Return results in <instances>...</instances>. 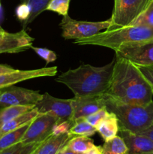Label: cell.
<instances>
[{"label":"cell","instance_id":"obj_1","mask_svg":"<svg viewBox=\"0 0 153 154\" xmlns=\"http://www.w3.org/2000/svg\"><path fill=\"white\" fill-rule=\"evenodd\" d=\"M106 94L128 104L147 105L152 101V88L137 66L116 57Z\"/></svg>","mask_w":153,"mask_h":154},{"label":"cell","instance_id":"obj_2","mask_svg":"<svg viewBox=\"0 0 153 154\" xmlns=\"http://www.w3.org/2000/svg\"><path fill=\"white\" fill-rule=\"evenodd\" d=\"M115 60L101 67L81 65L61 74L56 81L67 86L76 97L104 95L109 87Z\"/></svg>","mask_w":153,"mask_h":154},{"label":"cell","instance_id":"obj_3","mask_svg":"<svg viewBox=\"0 0 153 154\" xmlns=\"http://www.w3.org/2000/svg\"><path fill=\"white\" fill-rule=\"evenodd\" d=\"M148 42H153L152 27L129 25L109 28L90 37L75 40L74 43L78 45H97L115 51L124 45Z\"/></svg>","mask_w":153,"mask_h":154},{"label":"cell","instance_id":"obj_4","mask_svg":"<svg viewBox=\"0 0 153 154\" xmlns=\"http://www.w3.org/2000/svg\"><path fill=\"white\" fill-rule=\"evenodd\" d=\"M106 109L116 115L119 129L140 134L153 123V101L147 105L128 104L104 94Z\"/></svg>","mask_w":153,"mask_h":154},{"label":"cell","instance_id":"obj_5","mask_svg":"<svg viewBox=\"0 0 153 154\" xmlns=\"http://www.w3.org/2000/svg\"><path fill=\"white\" fill-rule=\"evenodd\" d=\"M59 26L62 29V36L64 38L79 40L92 36L102 30L110 28L112 27V22L110 18L106 20L97 22L76 20L70 18L67 14L63 16Z\"/></svg>","mask_w":153,"mask_h":154},{"label":"cell","instance_id":"obj_6","mask_svg":"<svg viewBox=\"0 0 153 154\" xmlns=\"http://www.w3.org/2000/svg\"><path fill=\"white\" fill-rule=\"evenodd\" d=\"M151 0H114L110 20L112 27L126 26L142 13Z\"/></svg>","mask_w":153,"mask_h":154},{"label":"cell","instance_id":"obj_7","mask_svg":"<svg viewBox=\"0 0 153 154\" xmlns=\"http://www.w3.org/2000/svg\"><path fill=\"white\" fill-rule=\"evenodd\" d=\"M58 121L49 114H40L32 120L20 141L25 144L42 143L52 135V129Z\"/></svg>","mask_w":153,"mask_h":154},{"label":"cell","instance_id":"obj_8","mask_svg":"<svg viewBox=\"0 0 153 154\" xmlns=\"http://www.w3.org/2000/svg\"><path fill=\"white\" fill-rule=\"evenodd\" d=\"M115 52L116 57L125 59L136 66H153V42L124 45Z\"/></svg>","mask_w":153,"mask_h":154},{"label":"cell","instance_id":"obj_9","mask_svg":"<svg viewBox=\"0 0 153 154\" xmlns=\"http://www.w3.org/2000/svg\"><path fill=\"white\" fill-rule=\"evenodd\" d=\"M35 108L40 114H50L55 117L58 121L72 119L73 108L71 99H58L50 96L48 93H45L35 105Z\"/></svg>","mask_w":153,"mask_h":154},{"label":"cell","instance_id":"obj_10","mask_svg":"<svg viewBox=\"0 0 153 154\" xmlns=\"http://www.w3.org/2000/svg\"><path fill=\"white\" fill-rule=\"evenodd\" d=\"M42 95L36 90L10 86L0 90V108L12 105H35Z\"/></svg>","mask_w":153,"mask_h":154},{"label":"cell","instance_id":"obj_11","mask_svg":"<svg viewBox=\"0 0 153 154\" xmlns=\"http://www.w3.org/2000/svg\"><path fill=\"white\" fill-rule=\"evenodd\" d=\"M58 72L56 66L44 67L32 70H17L9 73L0 74V90L7 88L17 83L34 78L56 76Z\"/></svg>","mask_w":153,"mask_h":154},{"label":"cell","instance_id":"obj_12","mask_svg":"<svg viewBox=\"0 0 153 154\" xmlns=\"http://www.w3.org/2000/svg\"><path fill=\"white\" fill-rule=\"evenodd\" d=\"M34 38L22 29L14 33L5 32L0 40V54H16L32 47Z\"/></svg>","mask_w":153,"mask_h":154},{"label":"cell","instance_id":"obj_13","mask_svg":"<svg viewBox=\"0 0 153 154\" xmlns=\"http://www.w3.org/2000/svg\"><path fill=\"white\" fill-rule=\"evenodd\" d=\"M71 105L73 108L71 120L73 121L80 117H86L87 116L91 115L99 110L106 108L104 95L80 97L74 96L71 99Z\"/></svg>","mask_w":153,"mask_h":154},{"label":"cell","instance_id":"obj_14","mask_svg":"<svg viewBox=\"0 0 153 154\" xmlns=\"http://www.w3.org/2000/svg\"><path fill=\"white\" fill-rule=\"evenodd\" d=\"M118 135L124 140L128 154H150L153 152V141L141 134L118 129Z\"/></svg>","mask_w":153,"mask_h":154},{"label":"cell","instance_id":"obj_15","mask_svg":"<svg viewBox=\"0 0 153 154\" xmlns=\"http://www.w3.org/2000/svg\"><path fill=\"white\" fill-rule=\"evenodd\" d=\"M72 137L69 133L52 135L42 142L33 154H56L66 145Z\"/></svg>","mask_w":153,"mask_h":154},{"label":"cell","instance_id":"obj_16","mask_svg":"<svg viewBox=\"0 0 153 154\" xmlns=\"http://www.w3.org/2000/svg\"><path fill=\"white\" fill-rule=\"evenodd\" d=\"M97 132L102 137L104 141H107L118 135V122L116 117L112 113H110L96 127Z\"/></svg>","mask_w":153,"mask_h":154},{"label":"cell","instance_id":"obj_17","mask_svg":"<svg viewBox=\"0 0 153 154\" xmlns=\"http://www.w3.org/2000/svg\"><path fill=\"white\" fill-rule=\"evenodd\" d=\"M38 114V111L37 108L34 107L33 109L30 110L28 112L25 113V114L13 119L10 121L8 122V123H6L5 124H4L2 126L0 127V136L7 133V132H11V131L15 130V129H19V128L24 126V125L28 124Z\"/></svg>","mask_w":153,"mask_h":154},{"label":"cell","instance_id":"obj_18","mask_svg":"<svg viewBox=\"0 0 153 154\" xmlns=\"http://www.w3.org/2000/svg\"><path fill=\"white\" fill-rule=\"evenodd\" d=\"M35 105H12L0 108V127L13 119L33 109Z\"/></svg>","mask_w":153,"mask_h":154},{"label":"cell","instance_id":"obj_19","mask_svg":"<svg viewBox=\"0 0 153 154\" xmlns=\"http://www.w3.org/2000/svg\"><path fill=\"white\" fill-rule=\"evenodd\" d=\"M97 132L95 127L92 126L84 117H80L74 120V123L68 133L72 136L90 137Z\"/></svg>","mask_w":153,"mask_h":154},{"label":"cell","instance_id":"obj_20","mask_svg":"<svg viewBox=\"0 0 153 154\" xmlns=\"http://www.w3.org/2000/svg\"><path fill=\"white\" fill-rule=\"evenodd\" d=\"M22 3L27 5L30 9L29 17L23 23V29H26V28L31 23H32V21L40 13L46 10L51 0H22Z\"/></svg>","mask_w":153,"mask_h":154},{"label":"cell","instance_id":"obj_21","mask_svg":"<svg viewBox=\"0 0 153 154\" xmlns=\"http://www.w3.org/2000/svg\"><path fill=\"white\" fill-rule=\"evenodd\" d=\"M67 147L77 153L84 154L94 146L93 140L87 136H73L66 144Z\"/></svg>","mask_w":153,"mask_h":154},{"label":"cell","instance_id":"obj_22","mask_svg":"<svg viewBox=\"0 0 153 154\" xmlns=\"http://www.w3.org/2000/svg\"><path fill=\"white\" fill-rule=\"evenodd\" d=\"M28 124L29 123L24 125L19 129L1 135L0 136V151L20 142L25 132L26 131Z\"/></svg>","mask_w":153,"mask_h":154},{"label":"cell","instance_id":"obj_23","mask_svg":"<svg viewBox=\"0 0 153 154\" xmlns=\"http://www.w3.org/2000/svg\"><path fill=\"white\" fill-rule=\"evenodd\" d=\"M102 154H128V147L124 140L116 135L102 146Z\"/></svg>","mask_w":153,"mask_h":154},{"label":"cell","instance_id":"obj_24","mask_svg":"<svg viewBox=\"0 0 153 154\" xmlns=\"http://www.w3.org/2000/svg\"><path fill=\"white\" fill-rule=\"evenodd\" d=\"M41 143L25 144L21 141L4 149L0 151V154H33Z\"/></svg>","mask_w":153,"mask_h":154},{"label":"cell","instance_id":"obj_25","mask_svg":"<svg viewBox=\"0 0 153 154\" xmlns=\"http://www.w3.org/2000/svg\"><path fill=\"white\" fill-rule=\"evenodd\" d=\"M134 26H146L153 28V0H151L143 11L130 23Z\"/></svg>","mask_w":153,"mask_h":154},{"label":"cell","instance_id":"obj_26","mask_svg":"<svg viewBox=\"0 0 153 154\" xmlns=\"http://www.w3.org/2000/svg\"><path fill=\"white\" fill-rule=\"evenodd\" d=\"M70 1V0H51L46 10L65 16L68 14Z\"/></svg>","mask_w":153,"mask_h":154},{"label":"cell","instance_id":"obj_27","mask_svg":"<svg viewBox=\"0 0 153 154\" xmlns=\"http://www.w3.org/2000/svg\"><path fill=\"white\" fill-rule=\"evenodd\" d=\"M32 49L43 60L46 61V64L50 63H52V62L56 61L57 59L56 54L55 52L52 51L47 49V48H39V47H32Z\"/></svg>","mask_w":153,"mask_h":154},{"label":"cell","instance_id":"obj_28","mask_svg":"<svg viewBox=\"0 0 153 154\" xmlns=\"http://www.w3.org/2000/svg\"><path fill=\"white\" fill-rule=\"evenodd\" d=\"M108 114H109V111L105 108H103V109L99 110V111H96L94 114L87 116L86 117H84V118L86 119V120L89 124H91L92 126L96 128L98 126V125L100 123V121L102 120H104L108 115Z\"/></svg>","mask_w":153,"mask_h":154},{"label":"cell","instance_id":"obj_29","mask_svg":"<svg viewBox=\"0 0 153 154\" xmlns=\"http://www.w3.org/2000/svg\"><path fill=\"white\" fill-rule=\"evenodd\" d=\"M74 121L71 120L57 121L52 129V135H58L62 134L68 133L69 130L73 125Z\"/></svg>","mask_w":153,"mask_h":154},{"label":"cell","instance_id":"obj_30","mask_svg":"<svg viewBox=\"0 0 153 154\" xmlns=\"http://www.w3.org/2000/svg\"><path fill=\"white\" fill-rule=\"evenodd\" d=\"M16 15L20 20L25 22L30 15V9L27 5L22 3L16 9Z\"/></svg>","mask_w":153,"mask_h":154},{"label":"cell","instance_id":"obj_31","mask_svg":"<svg viewBox=\"0 0 153 154\" xmlns=\"http://www.w3.org/2000/svg\"><path fill=\"white\" fill-rule=\"evenodd\" d=\"M137 68L144 78L148 81L152 88L153 89V66H137Z\"/></svg>","mask_w":153,"mask_h":154},{"label":"cell","instance_id":"obj_32","mask_svg":"<svg viewBox=\"0 0 153 154\" xmlns=\"http://www.w3.org/2000/svg\"><path fill=\"white\" fill-rule=\"evenodd\" d=\"M140 134L148 137V138H150L152 141H153V123H152V124L151 126L148 128V129H146L145 131H143V132H141V133H140Z\"/></svg>","mask_w":153,"mask_h":154},{"label":"cell","instance_id":"obj_33","mask_svg":"<svg viewBox=\"0 0 153 154\" xmlns=\"http://www.w3.org/2000/svg\"><path fill=\"white\" fill-rule=\"evenodd\" d=\"M84 154H102V147L94 145L92 148L90 149Z\"/></svg>","mask_w":153,"mask_h":154},{"label":"cell","instance_id":"obj_34","mask_svg":"<svg viewBox=\"0 0 153 154\" xmlns=\"http://www.w3.org/2000/svg\"><path fill=\"white\" fill-rule=\"evenodd\" d=\"M15 69L8 66H4V65H0V74L9 73V72H14Z\"/></svg>","mask_w":153,"mask_h":154},{"label":"cell","instance_id":"obj_35","mask_svg":"<svg viewBox=\"0 0 153 154\" xmlns=\"http://www.w3.org/2000/svg\"><path fill=\"white\" fill-rule=\"evenodd\" d=\"M60 153L61 154H80V153H77L76 152L73 151V150H70V148L67 147V145L64 146L61 150H60Z\"/></svg>","mask_w":153,"mask_h":154},{"label":"cell","instance_id":"obj_36","mask_svg":"<svg viewBox=\"0 0 153 154\" xmlns=\"http://www.w3.org/2000/svg\"><path fill=\"white\" fill-rule=\"evenodd\" d=\"M4 32H5V31H4V30L3 29L1 26H0V40H1L2 38L3 35H4Z\"/></svg>","mask_w":153,"mask_h":154},{"label":"cell","instance_id":"obj_37","mask_svg":"<svg viewBox=\"0 0 153 154\" xmlns=\"http://www.w3.org/2000/svg\"><path fill=\"white\" fill-rule=\"evenodd\" d=\"M56 154H61V153H60V151H59V152H58V153H57Z\"/></svg>","mask_w":153,"mask_h":154},{"label":"cell","instance_id":"obj_38","mask_svg":"<svg viewBox=\"0 0 153 154\" xmlns=\"http://www.w3.org/2000/svg\"><path fill=\"white\" fill-rule=\"evenodd\" d=\"M150 154H153V152H152V153H150Z\"/></svg>","mask_w":153,"mask_h":154},{"label":"cell","instance_id":"obj_39","mask_svg":"<svg viewBox=\"0 0 153 154\" xmlns=\"http://www.w3.org/2000/svg\"><path fill=\"white\" fill-rule=\"evenodd\" d=\"M152 93H153V89H152Z\"/></svg>","mask_w":153,"mask_h":154}]
</instances>
